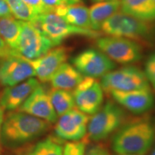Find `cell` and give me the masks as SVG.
Wrapping results in <instances>:
<instances>
[{
	"mask_svg": "<svg viewBox=\"0 0 155 155\" xmlns=\"http://www.w3.org/2000/svg\"><path fill=\"white\" fill-rule=\"evenodd\" d=\"M155 141V127L147 117L124 124L112 139V149L117 154L144 155Z\"/></svg>",
	"mask_w": 155,
	"mask_h": 155,
	"instance_id": "obj_1",
	"label": "cell"
},
{
	"mask_svg": "<svg viewBox=\"0 0 155 155\" xmlns=\"http://www.w3.org/2000/svg\"><path fill=\"white\" fill-rule=\"evenodd\" d=\"M50 126L48 122L24 112H11L4 118L1 141L5 146H19L44 134Z\"/></svg>",
	"mask_w": 155,
	"mask_h": 155,
	"instance_id": "obj_2",
	"label": "cell"
},
{
	"mask_svg": "<svg viewBox=\"0 0 155 155\" xmlns=\"http://www.w3.org/2000/svg\"><path fill=\"white\" fill-rule=\"evenodd\" d=\"M32 23L40 29L55 46H58L64 40L72 36L91 38H98L100 36L98 31L79 28L69 24L53 12L38 15Z\"/></svg>",
	"mask_w": 155,
	"mask_h": 155,
	"instance_id": "obj_3",
	"label": "cell"
},
{
	"mask_svg": "<svg viewBox=\"0 0 155 155\" xmlns=\"http://www.w3.org/2000/svg\"><path fill=\"white\" fill-rule=\"evenodd\" d=\"M126 115L119 105L108 101L89 119L87 134L89 139L100 141L108 138L124 124Z\"/></svg>",
	"mask_w": 155,
	"mask_h": 155,
	"instance_id": "obj_4",
	"label": "cell"
},
{
	"mask_svg": "<svg viewBox=\"0 0 155 155\" xmlns=\"http://www.w3.org/2000/svg\"><path fill=\"white\" fill-rule=\"evenodd\" d=\"M100 30L107 36L119 37L136 41L146 38L150 33L151 26L148 22L119 11L106 20Z\"/></svg>",
	"mask_w": 155,
	"mask_h": 155,
	"instance_id": "obj_5",
	"label": "cell"
},
{
	"mask_svg": "<svg viewBox=\"0 0 155 155\" xmlns=\"http://www.w3.org/2000/svg\"><path fill=\"white\" fill-rule=\"evenodd\" d=\"M100 83L104 91L107 93L113 91H130L150 88V83L144 73L134 66H125L113 70L104 75Z\"/></svg>",
	"mask_w": 155,
	"mask_h": 155,
	"instance_id": "obj_6",
	"label": "cell"
},
{
	"mask_svg": "<svg viewBox=\"0 0 155 155\" xmlns=\"http://www.w3.org/2000/svg\"><path fill=\"white\" fill-rule=\"evenodd\" d=\"M96 45L114 63L127 65L141 58L139 45L129 39L107 35L99 37L96 40Z\"/></svg>",
	"mask_w": 155,
	"mask_h": 155,
	"instance_id": "obj_7",
	"label": "cell"
},
{
	"mask_svg": "<svg viewBox=\"0 0 155 155\" xmlns=\"http://www.w3.org/2000/svg\"><path fill=\"white\" fill-rule=\"evenodd\" d=\"M21 26L20 37L15 50L17 55L32 61L41 57L50 49L56 47L32 22L21 21Z\"/></svg>",
	"mask_w": 155,
	"mask_h": 155,
	"instance_id": "obj_8",
	"label": "cell"
},
{
	"mask_svg": "<svg viewBox=\"0 0 155 155\" xmlns=\"http://www.w3.org/2000/svg\"><path fill=\"white\" fill-rule=\"evenodd\" d=\"M72 93L75 107L87 115L96 113L104 104V90L96 78L84 76Z\"/></svg>",
	"mask_w": 155,
	"mask_h": 155,
	"instance_id": "obj_9",
	"label": "cell"
},
{
	"mask_svg": "<svg viewBox=\"0 0 155 155\" xmlns=\"http://www.w3.org/2000/svg\"><path fill=\"white\" fill-rule=\"evenodd\" d=\"M73 65L85 77L102 78L113 71L115 63L101 50L88 49L73 58Z\"/></svg>",
	"mask_w": 155,
	"mask_h": 155,
	"instance_id": "obj_10",
	"label": "cell"
},
{
	"mask_svg": "<svg viewBox=\"0 0 155 155\" xmlns=\"http://www.w3.org/2000/svg\"><path fill=\"white\" fill-rule=\"evenodd\" d=\"M88 115L76 108L59 116L55 122L56 137L63 141H77L86 137L89 121Z\"/></svg>",
	"mask_w": 155,
	"mask_h": 155,
	"instance_id": "obj_11",
	"label": "cell"
},
{
	"mask_svg": "<svg viewBox=\"0 0 155 155\" xmlns=\"http://www.w3.org/2000/svg\"><path fill=\"white\" fill-rule=\"evenodd\" d=\"M35 76L33 68L28 61L17 55L14 50L0 62V84L12 86Z\"/></svg>",
	"mask_w": 155,
	"mask_h": 155,
	"instance_id": "obj_12",
	"label": "cell"
},
{
	"mask_svg": "<svg viewBox=\"0 0 155 155\" xmlns=\"http://www.w3.org/2000/svg\"><path fill=\"white\" fill-rule=\"evenodd\" d=\"M18 110L50 124L55 123L58 120V116L52 104L49 91L41 85L30 94Z\"/></svg>",
	"mask_w": 155,
	"mask_h": 155,
	"instance_id": "obj_13",
	"label": "cell"
},
{
	"mask_svg": "<svg viewBox=\"0 0 155 155\" xmlns=\"http://www.w3.org/2000/svg\"><path fill=\"white\" fill-rule=\"evenodd\" d=\"M68 58V50L63 46H56L45 55L37 59L28 60L33 68L38 81L45 83L50 81L56 71Z\"/></svg>",
	"mask_w": 155,
	"mask_h": 155,
	"instance_id": "obj_14",
	"label": "cell"
},
{
	"mask_svg": "<svg viewBox=\"0 0 155 155\" xmlns=\"http://www.w3.org/2000/svg\"><path fill=\"white\" fill-rule=\"evenodd\" d=\"M113 99L119 106L135 114H141L152 108L154 98L151 88L139 89L130 91L110 92Z\"/></svg>",
	"mask_w": 155,
	"mask_h": 155,
	"instance_id": "obj_15",
	"label": "cell"
},
{
	"mask_svg": "<svg viewBox=\"0 0 155 155\" xmlns=\"http://www.w3.org/2000/svg\"><path fill=\"white\" fill-rule=\"evenodd\" d=\"M40 85L38 79L30 78L19 84L6 87L0 95V106L7 111L17 109Z\"/></svg>",
	"mask_w": 155,
	"mask_h": 155,
	"instance_id": "obj_16",
	"label": "cell"
},
{
	"mask_svg": "<svg viewBox=\"0 0 155 155\" xmlns=\"http://www.w3.org/2000/svg\"><path fill=\"white\" fill-rule=\"evenodd\" d=\"M53 12L61 17L69 24L79 28L91 29L88 8L81 3L65 4L54 9Z\"/></svg>",
	"mask_w": 155,
	"mask_h": 155,
	"instance_id": "obj_17",
	"label": "cell"
},
{
	"mask_svg": "<svg viewBox=\"0 0 155 155\" xmlns=\"http://www.w3.org/2000/svg\"><path fill=\"white\" fill-rule=\"evenodd\" d=\"M84 76L73 65L65 62L54 73L50 82L53 88L73 91Z\"/></svg>",
	"mask_w": 155,
	"mask_h": 155,
	"instance_id": "obj_18",
	"label": "cell"
},
{
	"mask_svg": "<svg viewBox=\"0 0 155 155\" xmlns=\"http://www.w3.org/2000/svg\"><path fill=\"white\" fill-rule=\"evenodd\" d=\"M64 145L62 139L48 136L36 144L17 151L13 155H62Z\"/></svg>",
	"mask_w": 155,
	"mask_h": 155,
	"instance_id": "obj_19",
	"label": "cell"
},
{
	"mask_svg": "<svg viewBox=\"0 0 155 155\" xmlns=\"http://www.w3.org/2000/svg\"><path fill=\"white\" fill-rule=\"evenodd\" d=\"M120 0H110L94 4L90 8H88L92 30L98 31L104 22L112 15L120 11Z\"/></svg>",
	"mask_w": 155,
	"mask_h": 155,
	"instance_id": "obj_20",
	"label": "cell"
},
{
	"mask_svg": "<svg viewBox=\"0 0 155 155\" xmlns=\"http://www.w3.org/2000/svg\"><path fill=\"white\" fill-rule=\"evenodd\" d=\"M121 11L145 22L155 20L154 0H120Z\"/></svg>",
	"mask_w": 155,
	"mask_h": 155,
	"instance_id": "obj_21",
	"label": "cell"
},
{
	"mask_svg": "<svg viewBox=\"0 0 155 155\" xmlns=\"http://www.w3.org/2000/svg\"><path fill=\"white\" fill-rule=\"evenodd\" d=\"M21 28V21L14 17H0V38L15 51L18 45Z\"/></svg>",
	"mask_w": 155,
	"mask_h": 155,
	"instance_id": "obj_22",
	"label": "cell"
},
{
	"mask_svg": "<svg viewBox=\"0 0 155 155\" xmlns=\"http://www.w3.org/2000/svg\"><path fill=\"white\" fill-rule=\"evenodd\" d=\"M52 104L58 117L75 107L73 93L63 89L52 88L49 91Z\"/></svg>",
	"mask_w": 155,
	"mask_h": 155,
	"instance_id": "obj_23",
	"label": "cell"
},
{
	"mask_svg": "<svg viewBox=\"0 0 155 155\" xmlns=\"http://www.w3.org/2000/svg\"><path fill=\"white\" fill-rule=\"evenodd\" d=\"M15 19L25 22H33L38 15L27 5L23 0H5Z\"/></svg>",
	"mask_w": 155,
	"mask_h": 155,
	"instance_id": "obj_24",
	"label": "cell"
},
{
	"mask_svg": "<svg viewBox=\"0 0 155 155\" xmlns=\"http://www.w3.org/2000/svg\"><path fill=\"white\" fill-rule=\"evenodd\" d=\"M88 141L85 138L77 141H68L64 145L62 155H86Z\"/></svg>",
	"mask_w": 155,
	"mask_h": 155,
	"instance_id": "obj_25",
	"label": "cell"
},
{
	"mask_svg": "<svg viewBox=\"0 0 155 155\" xmlns=\"http://www.w3.org/2000/svg\"><path fill=\"white\" fill-rule=\"evenodd\" d=\"M144 74L149 83H150L155 89V53L152 54L147 61Z\"/></svg>",
	"mask_w": 155,
	"mask_h": 155,
	"instance_id": "obj_26",
	"label": "cell"
},
{
	"mask_svg": "<svg viewBox=\"0 0 155 155\" xmlns=\"http://www.w3.org/2000/svg\"><path fill=\"white\" fill-rule=\"evenodd\" d=\"M23 2L27 5H28L38 15L53 12V9L45 5L42 0H23Z\"/></svg>",
	"mask_w": 155,
	"mask_h": 155,
	"instance_id": "obj_27",
	"label": "cell"
},
{
	"mask_svg": "<svg viewBox=\"0 0 155 155\" xmlns=\"http://www.w3.org/2000/svg\"><path fill=\"white\" fill-rule=\"evenodd\" d=\"M86 155H111L108 151L101 145H94L86 150Z\"/></svg>",
	"mask_w": 155,
	"mask_h": 155,
	"instance_id": "obj_28",
	"label": "cell"
},
{
	"mask_svg": "<svg viewBox=\"0 0 155 155\" xmlns=\"http://www.w3.org/2000/svg\"><path fill=\"white\" fill-rule=\"evenodd\" d=\"M13 52L14 50H12L2 39L0 38V62L3 61L8 55H11Z\"/></svg>",
	"mask_w": 155,
	"mask_h": 155,
	"instance_id": "obj_29",
	"label": "cell"
},
{
	"mask_svg": "<svg viewBox=\"0 0 155 155\" xmlns=\"http://www.w3.org/2000/svg\"><path fill=\"white\" fill-rule=\"evenodd\" d=\"M12 16L9 7L5 0H0V17Z\"/></svg>",
	"mask_w": 155,
	"mask_h": 155,
	"instance_id": "obj_30",
	"label": "cell"
},
{
	"mask_svg": "<svg viewBox=\"0 0 155 155\" xmlns=\"http://www.w3.org/2000/svg\"><path fill=\"white\" fill-rule=\"evenodd\" d=\"M42 1L45 3V5L48 6V7H50L52 9H53V10L56 7L65 5V3L62 0H42Z\"/></svg>",
	"mask_w": 155,
	"mask_h": 155,
	"instance_id": "obj_31",
	"label": "cell"
},
{
	"mask_svg": "<svg viewBox=\"0 0 155 155\" xmlns=\"http://www.w3.org/2000/svg\"><path fill=\"white\" fill-rule=\"evenodd\" d=\"M4 111L3 109L0 106V140H1V129H2V123L4 121Z\"/></svg>",
	"mask_w": 155,
	"mask_h": 155,
	"instance_id": "obj_32",
	"label": "cell"
},
{
	"mask_svg": "<svg viewBox=\"0 0 155 155\" xmlns=\"http://www.w3.org/2000/svg\"><path fill=\"white\" fill-rule=\"evenodd\" d=\"M66 5H73V4L81 3V0H62Z\"/></svg>",
	"mask_w": 155,
	"mask_h": 155,
	"instance_id": "obj_33",
	"label": "cell"
},
{
	"mask_svg": "<svg viewBox=\"0 0 155 155\" xmlns=\"http://www.w3.org/2000/svg\"><path fill=\"white\" fill-rule=\"evenodd\" d=\"M94 2H105V1H110V0H91Z\"/></svg>",
	"mask_w": 155,
	"mask_h": 155,
	"instance_id": "obj_34",
	"label": "cell"
},
{
	"mask_svg": "<svg viewBox=\"0 0 155 155\" xmlns=\"http://www.w3.org/2000/svg\"><path fill=\"white\" fill-rule=\"evenodd\" d=\"M151 155H155V147L154 148V150H152V154H151Z\"/></svg>",
	"mask_w": 155,
	"mask_h": 155,
	"instance_id": "obj_35",
	"label": "cell"
},
{
	"mask_svg": "<svg viewBox=\"0 0 155 155\" xmlns=\"http://www.w3.org/2000/svg\"><path fill=\"white\" fill-rule=\"evenodd\" d=\"M117 155H131V154H117Z\"/></svg>",
	"mask_w": 155,
	"mask_h": 155,
	"instance_id": "obj_36",
	"label": "cell"
},
{
	"mask_svg": "<svg viewBox=\"0 0 155 155\" xmlns=\"http://www.w3.org/2000/svg\"><path fill=\"white\" fill-rule=\"evenodd\" d=\"M154 1H155V0H154Z\"/></svg>",
	"mask_w": 155,
	"mask_h": 155,
	"instance_id": "obj_37",
	"label": "cell"
}]
</instances>
